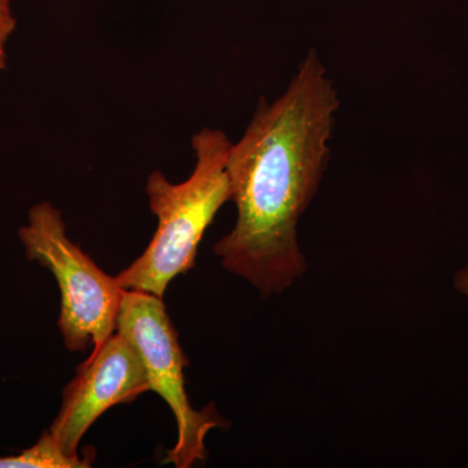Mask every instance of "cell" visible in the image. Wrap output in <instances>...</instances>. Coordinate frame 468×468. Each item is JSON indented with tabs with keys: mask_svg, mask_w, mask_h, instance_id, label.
I'll list each match as a JSON object with an SVG mask.
<instances>
[{
	"mask_svg": "<svg viewBox=\"0 0 468 468\" xmlns=\"http://www.w3.org/2000/svg\"><path fill=\"white\" fill-rule=\"evenodd\" d=\"M337 109V91L311 48L284 94L272 103L261 97L241 140L228 151L237 220L214 252L263 298L306 273L297 226L324 174Z\"/></svg>",
	"mask_w": 468,
	"mask_h": 468,
	"instance_id": "obj_1",
	"label": "cell"
},
{
	"mask_svg": "<svg viewBox=\"0 0 468 468\" xmlns=\"http://www.w3.org/2000/svg\"><path fill=\"white\" fill-rule=\"evenodd\" d=\"M230 144L223 131L203 128L192 138L196 165L187 180L174 184L160 171L149 176L146 193L158 228L144 254L115 277L122 289L163 300L169 282L196 266L203 234L230 199Z\"/></svg>",
	"mask_w": 468,
	"mask_h": 468,
	"instance_id": "obj_2",
	"label": "cell"
},
{
	"mask_svg": "<svg viewBox=\"0 0 468 468\" xmlns=\"http://www.w3.org/2000/svg\"><path fill=\"white\" fill-rule=\"evenodd\" d=\"M18 239L27 260L57 279L61 295L58 325L68 350L98 346L115 334L125 289L68 237L60 209L50 202L36 203Z\"/></svg>",
	"mask_w": 468,
	"mask_h": 468,
	"instance_id": "obj_3",
	"label": "cell"
},
{
	"mask_svg": "<svg viewBox=\"0 0 468 468\" xmlns=\"http://www.w3.org/2000/svg\"><path fill=\"white\" fill-rule=\"evenodd\" d=\"M117 334L124 335L140 353L150 390L168 403L177 423V440L165 463L189 468L207 458L206 437L209 431L227 426L214 403L196 410L185 388L187 358L178 343L163 300L144 292L125 291L117 320Z\"/></svg>",
	"mask_w": 468,
	"mask_h": 468,
	"instance_id": "obj_4",
	"label": "cell"
},
{
	"mask_svg": "<svg viewBox=\"0 0 468 468\" xmlns=\"http://www.w3.org/2000/svg\"><path fill=\"white\" fill-rule=\"evenodd\" d=\"M149 390L140 353L128 338L115 332L92 347L90 356L77 368L48 431L61 451L79 457L82 437L101 414L113 406L133 402Z\"/></svg>",
	"mask_w": 468,
	"mask_h": 468,
	"instance_id": "obj_5",
	"label": "cell"
},
{
	"mask_svg": "<svg viewBox=\"0 0 468 468\" xmlns=\"http://www.w3.org/2000/svg\"><path fill=\"white\" fill-rule=\"evenodd\" d=\"M12 0H0V72L7 68V45L16 29V18L12 14Z\"/></svg>",
	"mask_w": 468,
	"mask_h": 468,
	"instance_id": "obj_6",
	"label": "cell"
},
{
	"mask_svg": "<svg viewBox=\"0 0 468 468\" xmlns=\"http://www.w3.org/2000/svg\"><path fill=\"white\" fill-rule=\"evenodd\" d=\"M452 285H454L455 291L461 292L468 300V264L455 273Z\"/></svg>",
	"mask_w": 468,
	"mask_h": 468,
	"instance_id": "obj_7",
	"label": "cell"
}]
</instances>
